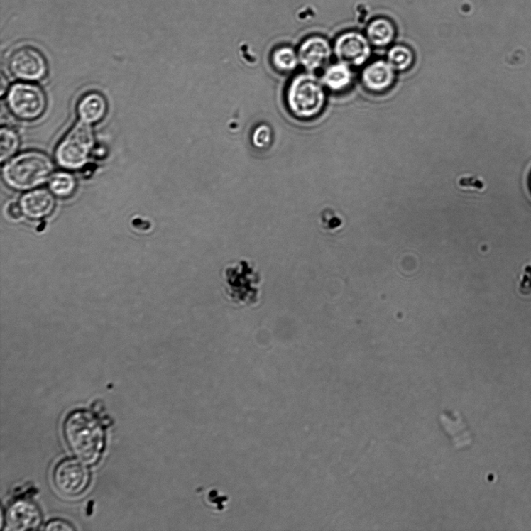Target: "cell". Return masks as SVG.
I'll return each instance as SVG.
<instances>
[{
    "label": "cell",
    "mask_w": 531,
    "mask_h": 531,
    "mask_svg": "<svg viewBox=\"0 0 531 531\" xmlns=\"http://www.w3.org/2000/svg\"><path fill=\"white\" fill-rule=\"evenodd\" d=\"M62 434L77 459L89 466L100 461L106 446V424L97 413L84 408L72 411L63 422Z\"/></svg>",
    "instance_id": "obj_1"
},
{
    "label": "cell",
    "mask_w": 531,
    "mask_h": 531,
    "mask_svg": "<svg viewBox=\"0 0 531 531\" xmlns=\"http://www.w3.org/2000/svg\"><path fill=\"white\" fill-rule=\"evenodd\" d=\"M285 104L294 118L308 121L319 116L326 103L324 86L314 73L305 72L293 77L285 94Z\"/></svg>",
    "instance_id": "obj_2"
},
{
    "label": "cell",
    "mask_w": 531,
    "mask_h": 531,
    "mask_svg": "<svg viewBox=\"0 0 531 531\" xmlns=\"http://www.w3.org/2000/svg\"><path fill=\"white\" fill-rule=\"evenodd\" d=\"M53 170V163L46 154L29 151L7 162L3 170V177L5 183L11 189L28 191L47 182L51 177Z\"/></svg>",
    "instance_id": "obj_3"
},
{
    "label": "cell",
    "mask_w": 531,
    "mask_h": 531,
    "mask_svg": "<svg viewBox=\"0 0 531 531\" xmlns=\"http://www.w3.org/2000/svg\"><path fill=\"white\" fill-rule=\"evenodd\" d=\"M94 133L91 125L80 121L64 136L55 151L59 165L69 170L83 168L94 147Z\"/></svg>",
    "instance_id": "obj_4"
},
{
    "label": "cell",
    "mask_w": 531,
    "mask_h": 531,
    "mask_svg": "<svg viewBox=\"0 0 531 531\" xmlns=\"http://www.w3.org/2000/svg\"><path fill=\"white\" fill-rule=\"evenodd\" d=\"M226 293L236 305H254L258 300L261 277L247 261L226 268Z\"/></svg>",
    "instance_id": "obj_5"
},
{
    "label": "cell",
    "mask_w": 531,
    "mask_h": 531,
    "mask_svg": "<svg viewBox=\"0 0 531 531\" xmlns=\"http://www.w3.org/2000/svg\"><path fill=\"white\" fill-rule=\"evenodd\" d=\"M8 108L16 118L34 121L43 116L46 109V96L40 87L19 83L10 88L6 94Z\"/></svg>",
    "instance_id": "obj_6"
},
{
    "label": "cell",
    "mask_w": 531,
    "mask_h": 531,
    "mask_svg": "<svg viewBox=\"0 0 531 531\" xmlns=\"http://www.w3.org/2000/svg\"><path fill=\"white\" fill-rule=\"evenodd\" d=\"M53 480L61 494L75 497L86 491L91 484L92 476L84 462L77 459H65L55 465Z\"/></svg>",
    "instance_id": "obj_7"
},
{
    "label": "cell",
    "mask_w": 531,
    "mask_h": 531,
    "mask_svg": "<svg viewBox=\"0 0 531 531\" xmlns=\"http://www.w3.org/2000/svg\"><path fill=\"white\" fill-rule=\"evenodd\" d=\"M8 67L16 79L23 81L43 80L48 72L45 55L39 49L31 45L15 49L8 60Z\"/></svg>",
    "instance_id": "obj_8"
},
{
    "label": "cell",
    "mask_w": 531,
    "mask_h": 531,
    "mask_svg": "<svg viewBox=\"0 0 531 531\" xmlns=\"http://www.w3.org/2000/svg\"><path fill=\"white\" fill-rule=\"evenodd\" d=\"M43 518L42 510L28 493L14 497L4 513L6 526L14 531L38 530Z\"/></svg>",
    "instance_id": "obj_9"
},
{
    "label": "cell",
    "mask_w": 531,
    "mask_h": 531,
    "mask_svg": "<svg viewBox=\"0 0 531 531\" xmlns=\"http://www.w3.org/2000/svg\"><path fill=\"white\" fill-rule=\"evenodd\" d=\"M339 60L353 67H361L370 59V40L359 33L351 31L341 35L334 44Z\"/></svg>",
    "instance_id": "obj_10"
},
{
    "label": "cell",
    "mask_w": 531,
    "mask_h": 531,
    "mask_svg": "<svg viewBox=\"0 0 531 531\" xmlns=\"http://www.w3.org/2000/svg\"><path fill=\"white\" fill-rule=\"evenodd\" d=\"M300 64L307 72L314 73L329 63L332 47L328 40L322 37H312L301 44L298 51Z\"/></svg>",
    "instance_id": "obj_11"
},
{
    "label": "cell",
    "mask_w": 531,
    "mask_h": 531,
    "mask_svg": "<svg viewBox=\"0 0 531 531\" xmlns=\"http://www.w3.org/2000/svg\"><path fill=\"white\" fill-rule=\"evenodd\" d=\"M395 70L388 61H375L363 70L362 81L366 88L375 93L386 92L393 86Z\"/></svg>",
    "instance_id": "obj_12"
},
{
    "label": "cell",
    "mask_w": 531,
    "mask_h": 531,
    "mask_svg": "<svg viewBox=\"0 0 531 531\" xmlns=\"http://www.w3.org/2000/svg\"><path fill=\"white\" fill-rule=\"evenodd\" d=\"M55 199L51 192L45 190H33L24 195L21 200L23 214L28 218L39 219L52 214Z\"/></svg>",
    "instance_id": "obj_13"
},
{
    "label": "cell",
    "mask_w": 531,
    "mask_h": 531,
    "mask_svg": "<svg viewBox=\"0 0 531 531\" xmlns=\"http://www.w3.org/2000/svg\"><path fill=\"white\" fill-rule=\"evenodd\" d=\"M108 104L104 97L97 92H89L81 98L77 114L81 121L89 125L97 124L107 113Z\"/></svg>",
    "instance_id": "obj_14"
},
{
    "label": "cell",
    "mask_w": 531,
    "mask_h": 531,
    "mask_svg": "<svg viewBox=\"0 0 531 531\" xmlns=\"http://www.w3.org/2000/svg\"><path fill=\"white\" fill-rule=\"evenodd\" d=\"M439 421L456 448L466 447L472 443L471 432L459 413L441 414Z\"/></svg>",
    "instance_id": "obj_15"
},
{
    "label": "cell",
    "mask_w": 531,
    "mask_h": 531,
    "mask_svg": "<svg viewBox=\"0 0 531 531\" xmlns=\"http://www.w3.org/2000/svg\"><path fill=\"white\" fill-rule=\"evenodd\" d=\"M353 78V72L349 65L339 62L329 65L324 70L322 82L330 91L341 92L352 84Z\"/></svg>",
    "instance_id": "obj_16"
},
{
    "label": "cell",
    "mask_w": 531,
    "mask_h": 531,
    "mask_svg": "<svg viewBox=\"0 0 531 531\" xmlns=\"http://www.w3.org/2000/svg\"><path fill=\"white\" fill-rule=\"evenodd\" d=\"M395 33L393 23L385 18L374 20L367 28L370 43L378 47H385L393 42Z\"/></svg>",
    "instance_id": "obj_17"
},
{
    "label": "cell",
    "mask_w": 531,
    "mask_h": 531,
    "mask_svg": "<svg viewBox=\"0 0 531 531\" xmlns=\"http://www.w3.org/2000/svg\"><path fill=\"white\" fill-rule=\"evenodd\" d=\"M272 63L275 70L280 72H293L300 64L298 53L290 47L277 48L272 55Z\"/></svg>",
    "instance_id": "obj_18"
},
{
    "label": "cell",
    "mask_w": 531,
    "mask_h": 531,
    "mask_svg": "<svg viewBox=\"0 0 531 531\" xmlns=\"http://www.w3.org/2000/svg\"><path fill=\"white\" fill-rule=\"evenodd\" d=\"M415 60L414 54L410 48L405 45H395L390 49L388 62L395 71L404 72L410 70Z\"/></svg>",
    "instance_id": "obj_19"
},
{
    "label": "cell",
    "mask_w": 531,
    "mask_h": 531,
    "mask_svg": "<svg viewBox=\"0 0 531 531\" xmlns=\"http://www.w3.org/2000/svg\"><path fill=\"white\" fill-rule=\"evenodd\" d=\"M77 182L75 177L67 173H59L50 177L51 192L61 198H67L75 192Z\"/></svg>",
    "instance_id": "obj_20"
},
{
    "label": "cell",
    "mask_w": 531,
    "mask_h": 531,
    "mask_svg": "<svg viewBox=\"0 0 531 531\" xmlns=\"http://www.w3.org/2000/svg\"><path fill=\"white\" fill-rule=\"evenodd\" d=\"M197 494L200 495L204 505L214 513H220L225 511L229 500H230L228 496L220 493L217 488L206 490L199 488Z\"/></svg>",
    "instance_id": "obj_21"
},
{
    "label": "cell",
    "mask_w": 531,
    "mask_h": 531,
    "mask_svg": "<svg viewBox=\"0 0 531 531\" xmlns=\"http://www.w3.org/2000/svg\"><path fill=\"white\" fill-rule=\"evenodd\" d=\"M1 137V145H0V158L4 163L10 160L18 151L20 146V138L13 128L3 127L0 132Z\"/></svg>",
    "instance_id": "obj_22"
},
{
    "label": "cell",
    "mask_w": 531,
    "mask_h": 531,
    "mask_svg": "<svg viewBox=\"0 0 531 531\" xmlns=\"http://www.w3.org/2000/svg\"><path fill=\"white\" fill-rule=\"evenodd\" d=\"M251 141L258 149H266L271 145L273 141V132L270 127L267 125H260L252 133Z\"/></svg>",
    "instance_id": "obj_23"
},
{
    "label": "cell",
    "mask_w": 531,
    "mask_h": 531,
    "mask_svg": "<svg viewBox=\"0 0 531 531\" xmlns=\"http://www.w3.org/2000/svg\"><path fill=\"white\" fill-rule=\"evenodd\" d=\"M45 530H75L69 522L61 519L49 520L43 527Z\"/></svg>",
    "instance_id": "obj_24"
},
{
    "label": "cell",
    "mask_w": 531,
    "mask_h": 531,
    "mask_svg": "<svg viewBox=\"0 0 531 531\" xmlns=\"http://www.w3.org/2000/svg\"><path fill=\"white\" fill-rule=\"evenodd\" d=\"M22 209L18 204L12 203L8 208V214L14 219H19L22 215Z\"/></svg>",
    "instance_id": "obj_25"
},
{
    "label": "cell",
    "mask_w": 531,
    "mask_h": 531,
    "mask_svg": "<svg viewBox=\"0 0 531 531\" xmlns=\"http://www.w3.org/2000/svg\"><path fill=\"white\" fill-rule=\"evenodd\" d=\"M7 89V80L4 75L1 76V95L4 96Z\"/></svg>",
    "instance_id": "obj_26"
},
{
    "label": "cell",
    "mask_w": 531,
    "mask_h": 531,
    "mask_svg": "<svg viewBox=\"0 0 531 531\" xmlns=\"http://www.w3.org/2000/svg\"><path fill=\"white\" fill-rule=\"evenodd\" d=\"M530 189H531V175L530 177Z\"/></svg>",
    "instance_id": "obj_27"
}]
</instances>
